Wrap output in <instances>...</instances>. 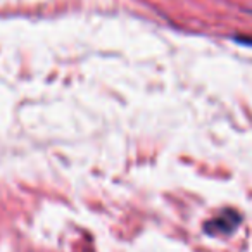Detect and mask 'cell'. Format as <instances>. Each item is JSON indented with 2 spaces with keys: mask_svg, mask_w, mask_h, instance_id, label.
Returning <instances> with one entry per match:
<instances>
[{
  "mask_svg": "<svg viewBox=\"0 0 252 252\" xmlns=\"http://www.w3.org/2000/svg\"><path fill=\"white\" fill-rule=\"evenodd\" d=\"M240 223V216L235 211H224L220 218L206 223V231L209 233H231L237 228V224Z\"/></svg>",
  "mask_w": 252,
  "mask_h": 252,
  "instance_id": "1",
  "label": "cell"
}]
</instances>
